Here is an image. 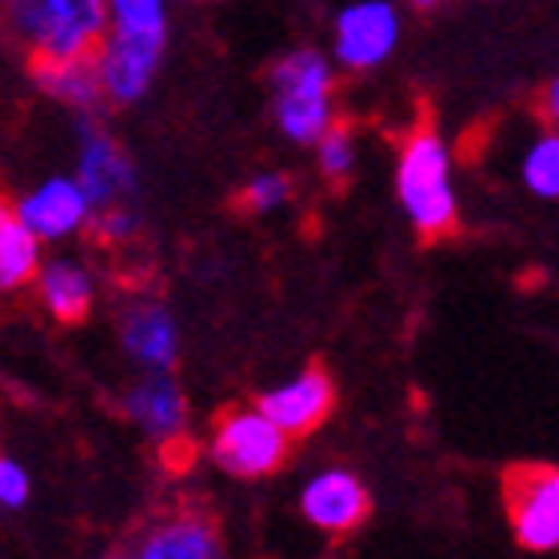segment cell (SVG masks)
I'll return each mask as SVG.
<instances>
[{
	"label": "cell",
	"instance_id": "1",
	"mask_svg": "<svg viewBox=\"0 0 559 559\" xmlns=\"http://www.w3.org/2000/svg\"><path fill=\"white\" fill-rule=\"evenodd\" d=\"M105 40L93 64L108 105L144 100L168 48V0H105Z\"/></svg>",
	"mask_w": 559,
	"mask_h": 559
},
{
	"label": "cell",
	"instance_id": "2",
	"mask_svg": "<svg viewBox=\"0 0 559 559\" xmlns=\"http://www.w3.org/2000/svg\"><path fill=\"white\" fill-rule=\"evenodd\" d=\"M396 200L424 240L452 236L460 224V197L452 185V152L436 129L419 124L400 140Z\"/></svg>",
	"mask_w": 559,
	"mask_h": 559
},
{
	"label": "cell",
	"instance_id": "3",
	"mask_svg": "<svg viewBox=\"0 0 559 559\" xmlns=\"http://www.w3.org/2000/svg\"><path fill=\"white\" fill-rule=\"evenodd\" d=\"M0 24L28 60L93 57L105 40V0H0Z\"/></svg>",
	"mask_w": 559,
	"mask_h": 559
},
{
	"label": "cell",
	"instance_id": "4",
	"mask_svg": "<svg viewBox=\"0 0 559 559\" xmlns=\"http://www.w3.org/2000/svg\"><path fill=\"white\" fill-rule=\"evenodd\" d=\"M272 117L284 140L292 144H308L336 124V72L332 60L316 48H292L272 64Z\"/></svg>",
	"mask_w": 559,
	"mask_h": 559
},
{
	"label": "cell",
	"instance_id": "5",
	"mask_svg": "<svg viewBox=\"0 0 559 559\" xmlns=\"http://www.w3.org/2000/svg\"><path fill=\"white\" fill-rule=\"evenodd\" d=\"M209 452L228 476L260 479L288 464L292 436H284L260 408H228L212 428Z\"/></svg>",
	"mask_w": 559,
	"mask_h": 559
},
{
	"label": "cell",
	"instance_id": "6",
	"mask_svg": "<svg viewBox=\"0 0 559 559\" xmlns=\"http://www.w3.org/2000/svg\"><path fill=\"white\" fill-rule=\"evenodd\" d=\"M72 180L81 185L93 209L129 204L136 197V164L96 112H81L76 120V176Z\"/></svg>",
	"mask_w": 559,
	"mask_h": 559
},
{
	"label": "cell",
	"instance_id": "7",
	"mask_svg": "<svg viewBox=\"0 0 559 559\" xmlns=\"http://www.w3.org/2000/svg\"><path fill=\"white\" fill-rule=\"evenodd\" d=\"M503 503L515 544L527 551L559 548V472L548 464H524L503 476Z\"/></svg>",
	"mask_w": 559,
	"mask_h": 559
},
{
	"label": "cell",
	"instance_id": "8",
	"mask_svg": "<svg viewBox=\"0 0 559 559\" xmlns=\"http://www.w3.org/2000/svg\"><path fill=\"white\" fill-rule=\"evenodd\" d=\"M400 45V9L392 0H352L344 4L332 28V52L344 69H380Z\"/></svg>",
	"mask_w": 559,
	"mask_h": 559
},
{
	"label": "cell",
	"instance_id": "9",
	"mask_svg": "<svg viewBox=\"0 0 559 559\" xmlns=\"http://www.w3.org/2000/svg\"><path fill=\"white\" fill-rule=\"evenodd\" d=\"M332 404H336V388H332V376L324 368H304L288 384L272 388L257 400V408L292 440L320 428L332 416Z\"/></svg>",
	"mask_w": 559,
	"mask_h": 559
},
{
	"label": "cell",
	"instance_id": "10",
	"mask_svg": "<svg viewBox=\"0 0 559 559\" xmlns=\"http://www.w3.org/2000/svg\"><path fill=\"white\" fill-rule=\"evenodd\" d=\"M16 212L40 245H52V240H69L81 233L93 216V204L72 176H48L45 185H36L28 197L16 200Z\"/></svg>",
	"mask_w": 559,
	"mask_h": 559
},
{
	"label": "cell",
	"instance_id": "11",
	"mask_svg": "<svg viewBox=\"0 0 559 559\" xmlns=\"http://www.w3.org/2000/svg\"><path fill=\"white\" fill-rule=\"evenodd\" d=\"M300 512L308 524L328 532V536H344V532H356V527L368 520L372 500H368V488H364L352 472L332 467V472H320V476L304 488Z\"/></svg>",
	"mask_w": 559,
	"mask_h": 559
},
{
	"label": "cell",
	"instance_id": "12",
	"mask_svg": "<svg viewBox=\"0 0 559 559\" xmlns=\"http://www.w3.org/2000/svg\"><path fill=\"white\" fill-rule=\"evenodd\" d=\"M120 344L129 360L144 372H173L176 352H180V332H176L173 312L156 300H136L120 316Z\"/></svg>",
	"mask_w": 559,
	"mask_h": 559
},
{
	"label": "cell",
	"instance_id": "13",
	"mask_svg": "<svg viewBox=\"0 0 559 559\" xmlns=\"http://www.w3.org/2000/svg\"><path fill=\"white\" fill-rule=\"evenodd\" d=\"M124 408L156 440H180V431H185V392L168 372H148L144 380H136L124 396Z\"/></svg>",
	"mask_w": 559,
	"mask_h": 559
},
{
	"label": "cell",
	"instance_id": "14",
	"mask_svg": "<svg viewBox=\"0 0 559 559\" xmlns=\"http://www.w3.org/2000/svg\"><path fill=\"white\" fill-rule=\"evenodd\" d=\"M132 559H224L216 527L197 512H176L152 527Z\"/></svg>",
	"mask_w": 559,
	"mask_h": 559
},
{
	"label": "cell",
	"instance_id": "15",
	"mask_svg": "<svg viewBox=\"0 0 559 559\" xmlns=\"http://www.w3.org/2000/svg\"><path fill=\"white\" fill-rule=\"evenodd\" d=\"M33 284L40 292L45 308L52 312V320H60V324H81L93 312V300H96L93 276L76 260L60 257V260H48V264L40 260Z\"/></svg>",
	"mask_w": 559,
	"mask_h": 559
},
{
	"label": "cell",
	"instance_id": "16",
	"mask_svg": "<svg viewBox=\"0 0 559 559\" xmlns=\"http://www.w3.org/2000/svg\"><path fill=\"white\" fill-rule=\"evenodd\" d=\"M33 81H36V88L45 96H52L57 105H69V108H76V112H96V108L105 105L93 57L33 60Z\"/></svg>",
	"mask_w": 559,
	"mask_h": 559
},
{
	"label": "cell",
	"instance_id": "17",
	"mask_svg": "<svg viewBox=\"0 0 559 559\" xmlns=\"http://www.w3.org/2000/svg\"><path fill=\"white\" fill-rule=\"evenodd\" d=\"M40 269V240L21 221L16 204L0 200V296L28 288Z\"/></svg>",
	"mask_w": 559,
	"mask_h": 559
},
{
	"label": "cell",
	"instance_id": "18",
	"mask_svg": "<svg viewBox=\"0 0 559 559\" xmlns=\"http://www.w3.org/2000/svg\"><path fill=\"white\" fill-rule=\"evenodd\" d=\"M524 185L527 192H536L539 200H556L559 197V136L556 132H544V136L524 152Z\"/></svg>",
	"mask_w": 559,
	"mask_h": 559
},
{
	"label": "cell",
	"instance_id": "19",
	"mask_svg": "<svg viewBox=\"0 0 559 559\" xmlns=\"http://www.w3.org/2000/svg\"><path fill=\"white\" fill-rule=\"evenodd\" d=\"M316 168L324 180H348L352 168H356V136H352L344 124H328L320 136H316Z\"/></svg>",
	"mask_w": 559,
	"mask_h": 559
},
{
	"label": "cell",
	"instance_id": "20",
	"mask_svg": "<svg viewBox=\"0 0 559 559\" xmlns=\"http://www.w3.org/2000/svg\"><path fill=\"white\" fill-rule=\"evenodd\" d=\"M292 176L276 173V168H264L240 188V209L257 212V216H269V212H280L292 200Z\"/></svg>",
	"mask_w": 559,
	"mask_h": 559
},
{
	"label": "cell",
	"instance_id": "21",
	"mask_svg": "<svg viewBox=\"0 0 559 559\" xmlns=\"http://www.w3.org/2000/svg\"><path fill=\"white\" fill-rule=\"evenodd\" d=\"M84 228H93V236L100 245H129V240H136L140 216L129 204H108V209H93Z\"/></svg>",
	"mask_w": 559,
	"mask_h": 559
},
{
	"label": "cell",
	"instance_id": "22",
	"mask_svg": "<svg viewBox=\"0 0 559 559\" xmlns=\"http://www.w3.org/2000/svg\"><path fill=\"white\" fill-rule=\"evenodd\" d=\"M28 500V476H24V467L9 455H0V503L4 508H24Z\"/></svg>",
	"mask_w": 559,
	"mask_h": 559
},
{
	"label": "cell",
	"instance_id": "23",
	"mask_svg": "<svg viewBox=\"0 0 559 559\" xmlns=\"http://www.w3.org/2000/svg\"><path fill=\"white\" fill-rule=\"evenodd\" d=\"M556 100H559V84L551 81L548 88H544V112H551V117H556V108H559Z\"/></svg>",
	"mask_w": 559,
	"mask_h": 559
},
{
	"label": "cell",
	"instance_id": "24",
	"mask_svg": "<svg viewBox=\"0 0 559 559\" xmlns=\"http://www.w3.org/2000/svg\"><path fill=\"white\" fill-rule=\"evenodd\" d=\"M412 9H436V4H440V0H408Z\"/></svg>",
	"mask_w": 559,
	"mask_h": 559
},
{
	"label": "cell",
	"instance_id": "25",
	"mask_svg": "<svg viewBox=\"0 0 559 559\" xmlns=\"http://www.w3.org/2000/svg\"><path fill=\"white\" fill-rule=\"evenodd\" d=\"M105 559H132V556H120V551H117V556H105Z\"/></svg>",
	"mask_w": 559,
	"mask_h": 559
}]
</instances>
